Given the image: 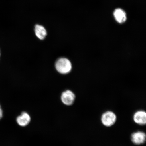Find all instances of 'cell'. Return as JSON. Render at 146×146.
I'll return each mask as SVG.
<instances>
[{
	"instance_id": "6da1fadb",
	"label": "cell",
	"mask_w": 146,
	"mask_h": 146,
	"mask_svg": "<svg viewBox=\"0 0 146 146\" xmlns=\"http://www.w3.org/2000/svg\"><path fill=\"white\" fill-rule=\"evenodd\" d=\"M55 68L57 72L62 74H66L70 72L72 69V64L66 58H59L55 63Z\"/></svg>"
},
{
	"instance_id": "7a4b0ae2",
	"label": "cell",
	"mask_w": 146,
	"mask_h": 146,
	"mask_svg": "<svg viewBox=\"0 0 146 146\" xmlns=\"http://www.w3.org/2000/svg\"><path fill=\"white\" fill-rule=\"evenodd\" d=\"M116 120V115L111 111H107L104 113L102 116V123L105 126H111L115 123Z\"/></svg>"
},
{
	"instance_id": "3957f363",
	"label": "cell",
	"mask_w": 146,
	"mask_h": 146,
	"mask_svg": "<svg viewBox=\"0 0 146 146\" xmlns=\"http://www.w3.org/2000/svg\"><path fill=\"white\" fill-rule=\"evenodd\" d=\"M61 98V101L64 104L70 106L74 103L76 96L72 91L67 90L62 93Z\"/></svg>"
},
{
	"instance_id": "277c9868",
	"label": "cell",
	"mask_w": 146,
	"mask_h": 146,
	"mask_svg": "<svg viewBox=\"0 0 146 146\" xmlns=\"http://www.w3.org/2000/svg\"><path fill=\"white\" fill-rule=\"evenodd\" d=\"M146 139V135L142 132L133 133L131 135V140L133 143L137 145H141L145 142Z\"/></svg>"
},
{
	"instance_id": "5b68a950",
	"label": "cell",
	"mask_w": 146,
	"mask_h": 146,
	"mask_svg": "<svg viewBox=\"0 0 146 146\" xmlns=\"http://www.w3.org/2000/svg\"><path fill=\"white\" fill-rule=\"evenodd\" d=\"M31 118L30 115L26 112H23L16 118V122L20 126L25 127L30 123Z\"/></svg>"
},
{
	"instance_id": "8992f818",
	"label": "cell",
	"mask_w": 146,
	"mask_h": 146,
	"mask_svg": "<svg viewBox=\"0 0 146 146\" xmlns=\"http://www.w3.org/2000/svg\"><path fill=\"white\" fill-rule=\"evenodd\" d=\"M34 31L36 37L40 40L45 39L47 35L46 30L44 27L40 25H35Z\"/></svg>"
},
{
	"instance_id": "52a82bcc",
	"label": "cell",
	"mask_w": 146,
	"mask_h": 146,
	"mask_svg": "<svg viewBox=\"0 0 146 146\" xmlns=\"http://www.w3.org/2000/svg\"><path fill=\"white\" fill-rule=\"evenodd\" d=\"M134 120L140 125H145L146 123V113L144 111H138L134 115Z\"/></svg>"
},
{
	"instance_id": "ba28073f",
	"label": "cell",
	"mask_w": 146,
	"mask_h": 146,
	"mask_svg": "<svg viewBox=\"0 0 146 146\" xmlns=\"http://www.w3.org/2000/svg\"><path fill=\"white\" fill-rule=\"evenodd\" d=\"M114 17L118 23H122L127 19L126 14L124 11L120 9H117L115 10L114 13Z\"/></svg>"
},
{
	"instance_id": "9c48e42d",
	"label": "cell",
	"mask_w": 146,
	"mask_h": 146,
	"mask_svg": "<svg viewBox=\"0 0 146 146\" xmlns=\"http://www.w3.org/2000/svg\"><path fill=\"white\" fill-rule=\"evenodd\" d=\"M3 116V112L1 105H0V119L2 118Z\"/></svg>"
},
{
	"instance_id": "30bf717a",
	"label": "cell",
	"mask_w": 146,
	"mask_h": 146,
	"mask_svg": "<svg viewBox=\"0 0 146 146\" xmlns=\"http://www.w3.org/2000/svg\"><path fill=\"white\" fill-rule=\"evenodd\" d=\"M1 51H0V56H1Z\"/></svg>"
}]
</instances>
